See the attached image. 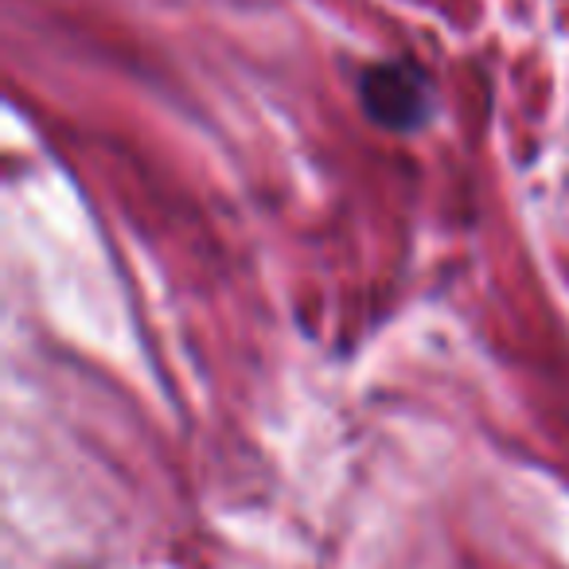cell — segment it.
<instances>
[{
	"label": "cell",
	"instance_id": "cell-1",
	"mask_svg": "<svg viewBox=\"0 0 569 569\" xmlns=\"http://www.w3.org/2000/svg\"><path fill=\"white\" fill-rule=\"evenodd\" d=\"M359 106L387 133H418L433 121L437 98L421 67L395 59L359 74Z\"/></svg>",
	"mask_w": 569,
	"mask_h": 569
}]
</instances>
